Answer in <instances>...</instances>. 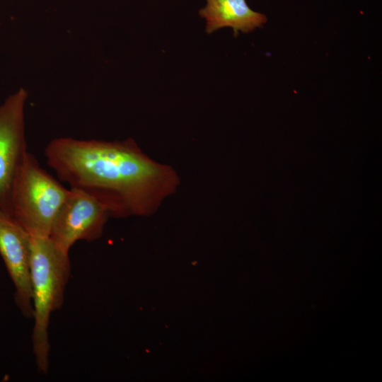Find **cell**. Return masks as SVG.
<instances>
[{
    "mask_svg": "<svg viewBox=\"0 0 382 382\" xmlns=\"http://www.w3.org/2000/svg\"><path fill=\"white\" fill-rule=\"evenodd\" d=\"M44 153L60 180L95 197L116 217L150 214L178 181L171 168L146 156L131 139L59 137Z\"/></svg>",
    "mask_w": 382,
    "mask_h": 382,
    "instance_id": "6da1fadb",
    "label": "cell"
},
{
    "mask_svg": "<svg viewBox=\"0 0 382 382\" xmlns=\"http://www.w3.org/2000/svg\"><path fill=\"white\" fill-rule=\"evenodd\" d=\"M70 274L68 252L50 237H31L30 277L34 320L32 344L37 368L42 374H46L49 369L50 316L63 304Z\"/></svg>",
    "mask_w": 382,
    "mask_h": 382,
    "instance_id": "7a4b0ae2",
    "label": "cell"
},
{
    "mask_svg": "<svg viewBox=\"0 0 382 382\" xmlns=\"http://www.w3.org/2000/svg\"><path fill=\"white\" fill-rule=\"evenodd\" d=\"M68 192L28 152L13 183L11 216L31 237H49Z\"/></svg>",
    "mask_w": 382,
    "mask_h": 382,
    "instance_id": "3957f363",
    "label": "cell"
},
{
    "mask_svg": "<svg viewBox=\"0 0 382 382\" xmlns=\"http://www.w3.org/2000/svg\"><path fill=\"white\" fill-rule=\"evenodd\" d=\"M109 216L108 207L99 200L81 190L70 188L55 216L49 237L69 253L76 241L100 238Z\"/></svg>",
    "mask_w": 382,
    "mask_h": 382,
    "instance_id": "277c9868",
    "label": "cell"
},
{
    "mask_svg": "<svg viewBox=\"0 0 382 382\" xmlns=\"http://www.w3.org/2000/svg\"><path fill=\"white\" fill-rule=\"evenodd\" d=\"M28 93L23 88L0 105V210L11 216V189L27 151L24 108Z\"/></svg>",
    "mask_w": 382,
    "mask_h": 382,
    "instance_id": "5b68a950",
    "label": "cell"
},
{
    "mask_svg": "<svg viewBox=\"0 0 382 382\" xmlns=\"http://www.w3.org/2000/svg\"><path fill=\"white\" fill-rule=\"evenodd\" d=\"M0 255L15 286V302L22 314L33 317L30 277L31 236L0 210Z\"/></svg>",
    "mask_w": 382,
    "mask_h": 382,
    "instance_id": "8992f818",
    "label": "cell"
},
{
    "mask_svg": "<svg viewBox=\"0 0 382 382\" xmlns=\"http://www.w3.org/2000/svg\"><path fill=\"white\" fill-rule=\"evenodd\" d=\"M206 6L199 13L206 20V32L212 33L220 28H231L236 35L239 31L250 33L261 28L267 16L252 10L245 0H206Z\"/></svg>",
    "mask_w": 382,
    "mask_h": 382,
    "instance_id": "52a82bcc",
    "label": "cell"
}]
</instances>
